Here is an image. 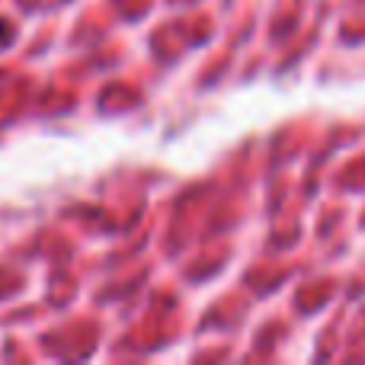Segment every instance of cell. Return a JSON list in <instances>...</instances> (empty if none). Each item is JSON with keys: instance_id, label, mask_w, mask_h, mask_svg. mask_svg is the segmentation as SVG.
I'll return each instance as SVG.
<instances>
[{"instance_id": "cell-1", "label": "cell", "mask_w": 365, "mask_h": 365, "mask_svg": "<svg viewBox=\"0 0 365 365\" xmlns=\"http://www.w3.org/2000/svg\"><path fill=\"white\" fill-rule=\"evenodd\" d=\"M13 38V29H10V23H6V19H0V48H4L6 42H10Z\"/></svg>"}]
</instances>
